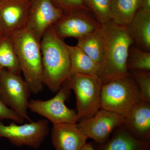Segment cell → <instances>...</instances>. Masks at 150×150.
I'll list each match as a JSON object with an SVG mask.
<instances>
[{
  "instance_id": "26",
  "label": "cell",
  "mask_w": 150,
  "mask_h": 150,
  "mask_svg": "<svg viewBox=\"0 0 150 150\" xmlns=\"http://www.w3.org/2000/svg\"><path fill=\"white\" fill-rule=\"evenodd\" d=\"M141 8L150 12V0H141Z\"/></svg>"
},
{
  "instance_id": "21",
  "label": "cell",
  "mask_w": 150,
  "mask_h": 150,
  "mask_svg": "<svg viewBox=\"0 0 150 150\" xmlns=\"http://www.w3.org/2000/svg\"><path fill=\"white\" fill-rule=\"evenodd\" d=\"M126 67L128 71H150V52L142 50L137 46H130Z\"/></svg>"
},
{
  "instance_id": "29",
  "label": "cell",
  "mask_w": 150,
  "mask_h": 150,
  "mask_svg": "<svg viewBox=\"0 0 150 150\" xmlns=\"http://www.w3.org/2000/svg\"><path fill=\"white\" fill-rule=\"evenodd\" d=\"M3 69H4V68H2V67H0V72Z\"/></svg>"
},
{
  "instance_id": "25",
  "label": "cell",
  "mask_w": 150,
  "mask_h": 150,
  "mask_svg": "<svg viewBox=\"0 0 150 150\" xmlns=\"http://www.w3.org/2000/svg\"><path fill=\"white\" fill-rule=\"evenodd\" d=\"M5 119L13 120L18 124H22L25 121L16 112L8 107L0 98V121Z\"/></svg>"
},
{
  "instance_id": "20",
  "label": "cell",
  "mask_w": 150,
  "mask_h": 150,
  "mask_svg": "<svg viewBox=\"0 0 150 150\" xmlns=\"http://www.w3.org/2000/svg\"><path fill=\"white\" fill-rule=\"evenodd\" d=\"M0 67L15 74L21 75V71L18 58L9 35L0 38Z\"/></svg>"
},
{
  "instance_id": "7",
  "label": "cell",
  "mask_w": 150,
  "mask_h": 150,
  "mask_svg": "<svg viewBox=\"0 0 150 150\" xmlns=\"http://www.w3.org/2000/svg\"><path fill=\"white\" fill-rule=\"evenodd\" d=\"M71 90L65 81L56 96L51 99L29 100L28 109L45 117L53 125L77 123L79 119L76 111L69 108L65 104Z\"/></svg>"
},
{
  "instance_id": "13",
  "label": "cell",
  "mask_w": 150,
  "mask_h": 150,
  "mask_svg": "<svg viewBox=\"0 0 150 150\" xmlns=\"http://www.w3.org/2000/svg\"><path fill=\"white\" fill-rule=\"evenodd\" d=\"M77 123L53 125L51 142L56 150L82 149L88 138L78 128Z\"/></svg>"
},
{
  "instance_id": "2",
  "label": "cell",
  "mask_w": 150,
  "mask_h": 150,
  "mask_svg": "<svg viewBox=\"0 0 150 150\" xmlns=\"http://www.w3.org/2000/svg\"><path fill=\"white\" fill-rule=\"evenodd\" d=\"M43 64V81L49 90L56 93L70 76V60L68 45L61 39L52 26L40 41Z\"/></svg>"
},
{
  "instance_id": "14",
  "label": "cell",
  "mask_w": 150,
  "mask_h": 150,
  "mask_svg": "<svg viewBox=\"0 0 150 150\" xmlns=\"http://www.w3.org/2000/svg\"><path fill=\"white\" fill-rule=\"evenodd\" d=\"M124 126L137 139L150 142V103L142 100L125 116Z\"/></svg>"
},
{
  "instance_id": "28",
  "label": "cell",
  "mask_w": 150,
  "mask_h": 150,
  "mask_svg": "<svg viewBox=\"0 0 150 150\" xmlns=\"http://www.w3.org/2000/svg\"><path fill=\"white\" fill-rule=\"evenodd\" d=\"M6 35L4 31V28H3L1 22V20H0V38H1L4 35Z\"/></svg>"
},
{
  "instance_id": "4",
  "label": "cell",
  "mask_w": 150,
  "mask_h": 150,
  "mask_svg": "<svg viewBox=\"0 0 150 150\" xmlns=\"http://www.w3.org/2000/svg\"><path fill=\"white\" fill-rule=\"evenodd\" d=\"M139 88L130 75L103 85L100 109L125 116L137 103L142 100Z\"/></svg>"
},
{
  "instance_id": "19",
  "label": "cell",
  "mask_w": 150,
  "mask_h": 150,
  "mask_svg": "<svg viewBox=\"0 0 150 150\" xmlns=\"http://www.w3.org/2000/svg\"><path fill=\"white\" fill-rule=\"evenodd\" d=\"M141 8V0H112V18L114 23L126 26Z\"/></svg>"
},
{
  "instance_id": "17",
  "label": "cell",
  "mask_w": 150,
  "mask_h": 150,
  "mask_svg": "<svg viewBox=\"0 0 150 150\" xmlns=\"http://www.w3.org/2000/svg\"><path fill=\"white\" fill-rule=\"evenodd\" d=\"M69 53L70 76L75 74L97 76L99 74L101 66L95 62L77 46L68 45Z\"/></svg>"
},
{
  "instance_id": "23",
  "label": "cell",
  "mask_w": 150,
  "mask_h": 150,
  "mask_svg": "<svg viewBox=\"0 0 150 150\" xmlns=\"http://www.w3.org/2000/svg\"><path fill=\"white\" fill-rule=\"evenodd\" d=\"M130 73L138 84L142 100L150 103V71L135 70Z\"/></svg>"
},
{
  "instance_id": "1",
  "label": "cell",
  "mask_w": 150,
  "mask_h": 150,
  "mask_svg": "<svg viewBox=\"0 0 150 150\" xmlns=\"http://www.w3.org/2000/svg\"><path fill=\"white\" fill-rule=\"evenodd\" d=\"M99 30L104 41V55L98 77L103 85L131 75L126 63L129 48L134 41L126 26L112 20L101 25Z\"/></svg>"
},
{
  "instance_id": "31",
  "label": "cell",
  "mask_w": 150,
  "mask_h": 150,
  "mask_svg": "<svg viewBox=\"0 0 150 150\" xmlns=\"http://www.w3.org/2000/svg\"><path fill=\"white\" fill-rule=\"evenodd\" d=\"M2 1H3V0H0V3H1V2Z\"/></svg>"
},
{
  "instance_id": "22",
  "label": "cell",
  "mask_w": 150,
  "mask_h": 150,
  "mask_svg": "<svg viewBox=\"0 0 150 150\" xmlns=\"http://www.w3.org/2000/svg\"><path fill=\"white\" fill-rule=\"evenodd\" d=\"M86 6L101 25L112 20V0H83Z\"/></svg>"
},
{
  "instance_id": "18",
  "label": "cell",
  "mask_w": 150,
  "mask_h": 150,
  "mask_svg": "<svg viewBox=\"0 0 150 150\" xmlns=\"http://www.w3.org/2000/svg\"><path fill=\"white\" fill-rule=\"evenodd\" d=\"M99 30L78 39L76 46L101 67L104 59V43Z\"/></svg>"
},
{
  "instance_id": "9",
  "label": "cell",
  "mask_w": 150,
  "mask_h": 150,
  "mask_svg": "<svg viewBox=\"0 0 150 150\" xmlns=\"http://www.w3.org/2000/svg\"><path fill=\"white\" fill-rule=\"evenodd\" d=\"M125 122V117L103 109H100L92 117L80 120L78 128L94 143L102 144L110 138L111 134Z\"/></svg>"
},
{
  "instance_id": "11",
  "label": "cell",
  "mask_w": 150,
  "mask_h": 150,
  "mask_svg": "<svg viewBox=\"0 0 150 150\" xmlns=\"http://www.w3.org/2000/svg\"><path fill=\"white\" fill-rule=\"evenodd\" d=\"M101 25L88 12L76 11L64 13L52 27L56 35L63 40L67 38L79 39L98 30Z\"/></svg>"
},
{
  "instance_id": "16",
  "label": "cell",
  "mask_w": 150,
  "mask_h": 150,
  "mask_svg": "<svg viewBox=\"0 0 150 150\" xmlns=\"http://www.w3.org/2000/svg\"><path fill=\"white\" fill-rule=\"evenodd\" d=\"M126 26L136 46L142 50L150 52V12L140 8Z\"/></svg>"
},
{
  "instance_id": "5",
  "label": "cell",
  "mask_w": 150,
  "mask_h": 150,
  "mask_svg": "<svg viewBox=\"0 0 150 150\" xmlns=\"http://www.w3.org/2000/svg\"><path fill=\"white\" fill-rule=\"evenodd\" d=\"M76 98V110L79 121L93 116L100 109L103 86L97 76L75 74L66 81Z\"/></svg>"
},
{
  "instance_id": "12",
  "label": "cell",
  "mask_w": 150,
  "mask_h": 150,
  "mask_svg": "<svg viewBox=\"0 0 150 150\" xmlns=\"http://www.w3.org/2000/svg\"><path fill=\"white\" fill-rule=\"evenodd\" d=\"M31 0H3L0 3V20L6 35L24 28Z\"/></svg>"
},
{
  "instance_id": "27",
  "label": "cell",
  "mask_w": 150,
  "mask_h": 150,
  "mask_svg": "<svg viewBox=\"0 0 150 150\" xmlns=\"http://www.w3.org/2000/svg\"><path fill=\"white\" fill-rule=\"evenodd\" d=\"M82 150H95L93 144L92 142L87 143Z\"/></svg>"
},
{
  "instance_id": "3",
  "label": "cell",
  "mask_w": 150,
  "mask_h": 150,
  "mask_svg": "<svg viewBox=\"0 0 150 150\" xmlns=\"http://www.w3.org/2000/svg\"><path fill=\"white\" fill-rule=\"evenodd\" d=\"M25 81L31 93L38 94L43 90V69L40 42L26 28L10 35Z\"/></svg>"
},
{
  "instance_id": "15",
  "label": "cell",
  "mask_w": 150,
  "mask_h": 150,
  "mask_svg": "<svg viewBox=\"0 0 150 150\" xmlns=\"http://www.w3.org/2000/svg\"><path fill=\"white\" fill-rule=\"evenodd\" d=\"M112 134L103 144H93L95 150H144L150 148V142L137 139L128 132L123 124Z\"/></svg>"
},
{
  "instance_id": "30",
  "label": "cell",
  "mask_w": 150,
  "mask_h": 150,
  "mask_svg": "<svg viewBox=\"0 0 150 150\" xmlns=\"http://www.w3.org/2000/svg\"><path fill=\"white\" fill-rule=\"evenodd\" d=\"M144 150H150V148H148V149H145Z\"/></svg>"
},
{
  "instance_id": "10",
  "label": "cell",
  "mask_w": 150,
  "mask_h": 150,
  "mask_svg": "<svg viewBox=\"0 0 150 150\" xmlns=\"http://www.w3.org/2000/svg\"><path fill=\"white\" fill-rule=\"evenodd\" d=\"M64 14L51 0H31L25 28L40 42L46 30Z\"/></svg>"
},
{
  "instance_id": "24",
  "label": "cell",
  "mask_w": 150,
  "mask_h": 150,
  "mask_svg": "<svg viewBox=\"0 0 150 150\" xmlns=\"http://www.w3.org/2000/svg\"><path fill=\"white\" fill-rule=\"evenodd\" d=\"M64 13L76 11L88 12L83 0H51Z\"/></svg>"
},
{
  "instance_id": "8",
  "label": "cell",
  "mask_w": 150,
  "mask_h": 150,
  "mask_svg": "<svg viewBox=\"0 0 150 150\" xmlns=\"http://www.w3.org/2000/svg\"><path fill=\"white\" fill-rule=\"evenodd\" d=\"M49 132L48 121L45 119L23 125L13 122L8 126L0 122V139L6 138L12 144L17 147L38 149Z\"/></svg>"
},
{
  "instance_id": "6",
  "label": "cell",
  "mask_w": 150,
  "mask_h": 150,
  "mask_svg": "<svg viewBox=\"0 0 150 150\" xmlns=\"http://www.w3.org/2000/svg\"><path fill=\"white\" fill-rule=\"evenodd\" d=\"M27 83L21 76L4 69L0 72V98L20 117L32 122L28 113L31 93Z\"/></svg>"
}]
</instances>
